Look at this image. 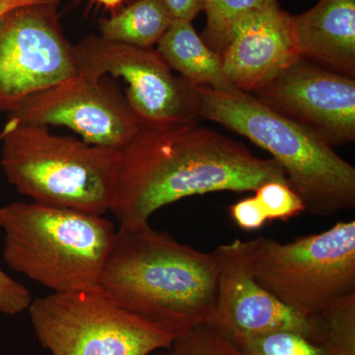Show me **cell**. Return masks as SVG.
<instances>
[{
    "instance_id": "cell-1",
    "label": "cell",
    "mask_w": 355,
    "mask_h": 355,
    "mask_svg": "<svg viewBox=\"0 0 355 355\" xmlns=\"http://www.w3.org/2000/svg\"><path fill=\"white\" fill-rule=\"evenodd\" d=\"M272 181L288 183L275 159L257 157L244 144L198 123L139 127L120 150L111 211L121 225H137L182 198L256 191Z\"/></svg>"
},
{
    "instance_id": "cell-2",
    "label": "cell",
    "mask_w": 355,
    "mask_h": 355,
    "mask_svg": "<svg viewBox=\"0 0 355 355\" xmlns=\"http://www.w3.org/2000/svg\"><path fill=\"white\" fill-rule=\"evenodd\" d=\"M216 277L214 253L182 244L146 222L116 230L101 286L123 309L178 336L209 323Z\"/></svg>"
},
{
    "instance_id": "cell-3",
    "label": "cell",
    "mask_w": 355,
    "mask_h": 355,
    "mask_svg": "<svg viewBox=\"0 0 355 355\" xmlns=\"http://www.w3.org/2000/svg\"><path fill=\"white\" fill-rule=\"evenodd\" d=\"M200 120L247 137L272 156L289 186L318 216L355 207V168L321 139L239 89L193 86Z\"/></svg>"
},
{
    "instance_id": "cell-4",
    "label": "cell",
    "mask_w": 355,
    "mask_h": 355,
    "mask_svg": "<svg viewBox=\"0 0 355 355\" xmlns=\"http://www.w3.org/2000/svg\"><path fill=\"white\" fill-rule=\"evenodd\" d=\"M0 142L7 180L34 202L96 216L111 211L120 150L8 119Z\"/></svg>"
},
{
    "instance_id": "cell-5",
    "label": "cell",
    "mask_w": 355,
    "mask_h": 355,
    "mask_svg": "<svg viewBox=\"0 0 355 355\" xmlns=\"http://www.w3.org/2000/svg\"><path fill=\"white\" fill-rule=\"evenodd\" d=\"M6 265L51 289L100 286L116 230L103 216L12 202L0 207Z\"/></svg>"
},
{
    "instance_id": "cell-6",
    "label": "cell",
    "mask_w": 355,
    "mask_h": 355,
    "mask_svg": "<svg viewBox=\"0 0 355 355\" xmlns=\"http://www.w3.org/2000/svg\"><path fill=\"white\" fill-rule=\"evenodd\" d=\"M28 310L35 335L51 355H151L177 338L116 304L101 284L51 292Z\"/></svg>"
},
{
    "instance_id": "cell-7",
    "label": "cell",
    "mask_w": 355,
    "mask_h": 355,
    "mask_svg": "<svg viewBox=\"0 0 355 355\" xmlns=\"http://www.w3.org/2000/svg\"><path fill=\"white\" fill-rule=\"evenodd\" d=\"M254 279L282 304L309 318L355 293V221L282 243L256 238Z\"/></svg>"
},
{
    "instance_id": "cell-8",
    "label": "cell",
    "mask_w": 355,
    "mask_h": 355,
    "mask_svg": "<svg viewBox=\"0 0 355 355\" xmlns=\"http://www.w3.org/2000/svg\"><path fill=\"white\" fill-rule=\"evenodd\" d=\"M79 76L92 80L120 77L125 100L139 127L164 128L198 123L195 89L174 76L153 49L116 43L89 35L73 46Z\"/></svg>"
},
{
    "instance_id": "cell-9",
    "label": "cell",
    "mask_w": 355,
    "mask_h": 355,
    "mask_svg": "<svg viewBox=\"0 0 355 355\" xmlns=\"http://www.w3.org/2000/svg\"><path fill=\"white\" fill-rule=\"evenodd\" d=\"M57 4H28L0 16V113H10L29 96L79 76Z\"/></svg>"
},
{
    "instance_id": "cell-10",
    "label": "cell",
    "mask_w": 355,
    "mask_h": 355,
    "mask_svg": "<svg viewBox=\"0 0 355 355\" xmlns=\"http://www.w3.org/2000/svg\"><path fill=\"white\" fill-rule=\"evenodd\" d=\"M7 119L69 128L86 144L114 150L127 146L139 130L125 95L116 85L83 76L29 96Z\"/></svg>"
},
{
    "instance_id": "cell-11",
    "label": "cell",
    "mask_w": 355,
    "mask_h": 355,
    "mask_svg": "<svg viewBox=\"0 0 355 355\" xmlns=\"http://www.w3.org/2000/svg\"><path fill=\"white\" fill-rule=\"evenodd\" d=\"M331 147L355 140V79L301 57L251 93Z\"/></svg>"
},
{
    "instance_id": "cell-12",
    "label": "cell",
    "mask_w": 355,
    "mask_h": 355,
    "mask_svg": "<svg viewBox=\"0 0 355 355\" xmlns=\"http://www.w3.org/2000/svg\"><path fill=\"white\" fill-rule=\"evenodd\" d=\"M254 239L235 240L212 252L216 295L207 326L232 343L277 331H294L309 340V318L282 304L254 279Z\"/></svg>"
},
{
    "instance_id": "cell-13",
    "label": "cell",
    "mask_w": 355,
    "mask_h": 355,
    "mask_svg": "<svg viewBox=\"0 0 355 355\" xmlns=\"http://www.w3.org/2000/svg\"><path fill=\"white\" fill-rule=\"evenodd\" d=\"M300 58L291 15L280 8L277 0H266L244 14L221 55L230 83L247 93L265 85Z\"/></svg>"
},
{
    "instance_id": "cell-14",
    "label": "cell",
    "mask_w": 355,
    "mask_h": 355,
    "mask_svg": "<svg viewBox=\"0 0 355 355\" xmlns=\"http://www.w3.org/2000/svg\"><path fill=\"white\" fill-rule=\"evenodd\" d=\"M291 26L301 57L354 78L355 0H320Z\"/></svg>"
},
{
    "instance_id": "cell-15",
    "label": "cell",
    "mask_w": 355,
    "mask_h": 355,
    "mask_svg": "<svg viewBox=\"0 0 355 355\" xmlns=\"http://www.w3.org/2000/svg\"><path fill=\"white\" fill-rule=\"evenodd\" d=\"M156 51L191 85L216 90L235 88L224 72L220 55L207 46L189 21H173Z\"/></svg>"
},
{
    "instance_id": "cell-16",
    "label": "cell",
    "mask_w": 355,
    "mask_h": 355,
    "mask_svg": "<svg viewBox=\"0 0 355 355\" xmlns=\"http://www.w3.org/2000/svg\"><path fill=\"white\" fill-rule=\"evenodd\" d=\"M164 0H137L100 24L102 38L139 48L153 49L173 22Z\"/></svg>"
},
{
    "instance_id": "cell-17",
    "label": "cell",
    "mask_w": 355,
    "mask_h": 355,
    "mask_svg": "<svg viewBox=\"0 0 355 355\" xmlns=\"http://www.w3.org/2000/svg\"><path fill=\"white\" fill-rule=\"evenodd\" d=\"M309 340L324 355H355V293L309 317Z\"/></svg>"
},
{
    "instance_id": "cell-18",
    "label": "cell",
    "mask_w": 355,
    "mask_h": 355,
    "mask_svg": "<svg viewBox=\"0 0 355 355\" xmlns=\"http://www.w3.org/2000/svg\"><path fill=\"white\" fill-rule=\"evenodd\" d=\"M207 26L203 42L219 55L227 48L233 30L244 14L265 3L266 0H203Z\"/></svg>"
},
{
    "instance_id": "cell-19",
    "label": "cell",
    "mask_w": 355,
    "mask_h": 355,
    "mask_svg": "<svg viewBox=\"0 0 355 355\" xmlns=\"http://www.w3.org/2000/svg\"><path fill=\"white\" fill-rule=\"evenodd\" d=\"M233 345L243 355H324L307 338L294 331H277Z\"/></svg>"
},
{
    "instance_id": "cell-20",
    "label": "cell",
    "mask_w": 355,
    "mask_h": 355,
    "mask_svg": "<svg viewBox=\"0 0 355 355\" xmlns=\"http://www.w3.org/2000/svg\"><path fill=\"white\" fill-rule=\"evenodd\" d=\"M151 355H243L232 343L207 324L175 338L171 347Z\"/></svg>"
},
{
    "instance_id": "cell-21",
    "label": "cell",
    "mask_w": 355,
    "mask_h": 355,
    "mask_svg": "<svg viewBox=\"0 0 355 355\" xmlns=\"http://www.w3.org/2000/svg\"><path fill=\"white\" fill-rule=\"evenodd\" d=\"M268 221H288L306 211L305 203L286 182L272 181L254 191Z\"/></svg>"
},
{
    "instance_id": "cell-22",
    "label": "cell",
    "mask_w": 355,
    "mask_h": 355,
    "mask_svg": "<svg viewBox=\"0 0 355 355\" xmlns=\"http://www.w3.org/2000/svg\"><path fill=\"white\" fill-rule=\"evenodd\" d=\"M31 303L30 291L17 280L0 270V312L15 316L29 309Z\"/></svg>"
},
{
    "instance_id": "cell-23",
    "label": "cell",
    "mask_w": 355,
    "mask_h": 355,
    "mask_svg": "<svg viewBox=\"0 0 355 355\" xmlns=\"http://www.w3.org/2000/svg\"><path fill=\"white\" fill-rule=\"evenodd\" d=\"M229 212L236 225L242 230H259L268 222L254 196L244 198L231 205Z\"/></svg>"
},
{
    "instance_id": "cell-24",
    "label": "cell",
    "mask_w": 355,
    "mask_h": 355,
    "mask_svg": "<svg viewBox=\"0 0 355 355\" xmlns=\"http://www.w3.org/2000/svg\"><path fill=\"white\" fill-rule=\"evenodd\" d=\"M164 3L173 20L191 22L200 11L205 10L203 0H164Z\"/></svg>"
},
{
    "instance_id": "cell-25",
    "label": "cell",
    "mask_w": 355,
    "mask_h": 355,
    "mask_svg": "<svg viewBox=\"0 0 355 355\" xmlns=\"http://www.w3.org/2000/svg\"><path fill=\"white\" fill-rule=\"evenodd\" d=\"M1 2L11 4V6H23L28 4L39 3V2L51 1V0H0Z\"/></svg>"
},
{
    "instance_id": "cell-26",
    "label": "cell",
    "mask_w": 355,
    "mask_h": 355,
    "mask_svg": "<svg viewBox=\"0 0 355 355\" xmlns=\"http://www.w3.org/2000/svg\"><path fill=\"white\" fill-rule=\"evenodd\" d=\"M96 1L100 2L103 6L109 7V8H114V7L120 6L123 0H96Z\"/></svg>"
},
{
    "instance_id": "cell-27",
    "label": "cell",
    "mask_w": 355,
    "mask_h": 355,
    "mask_svg": "<svg viewBox=\"0 0 355 355\" xmlns=\"http://www.w3.org/2000/svg\"><path fill=\"white\" fill-rule=\"evenodd\" d=\"M15 7L19 6H11V4L6 3V2L0 1V16L10 10V9L15 8Z\"/></svg>"
}]
</instances>
